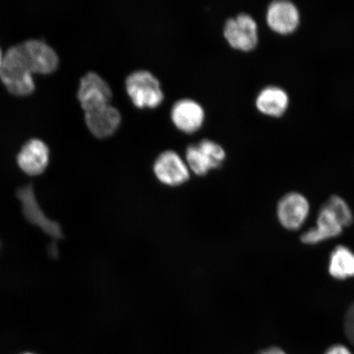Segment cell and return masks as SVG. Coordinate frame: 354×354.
Returning a JSON list of instances; mask_svg holds the SVG:
<instances>
[{"instance_id":"obj_11","label":"cell","mask_w":354,"mask_h":354,"mask_svg":"<svg viewBox=\"0 0 354 354\" xmlns=\"http://www.w3.org/2000/svg\"><path fill=\"white\" fill-rule=\"evenodd\" d=\"M85 121L93 135L98 138H107L120 127L122 115L120 111L109 104L85 112Z\"/></svg>"},{"instance_id":"obj_17","label":"cell","mask_w":354,"mask_h":354,"mask_svg":"<svg viewBox=\"0 0 354 354\" xmlns=\"http://www.w3.org/2000/svg\"><path fill=\"white\" fill-rule=\"evenodd\" d=\"M323 205L334 212L343 227H348L353 223V216L351 207L342 197L332 196L323 203Z\"/></svg>"},{"instance_id":"obj_20","label":"cell","mask_w":354,"mask_h":354,"mask_svg":"<svg viewBox=\"0 0 354 354\" xmlns=\"http://www.w3.org/2000/svg\"><path fill=\"white\" fill-rule=\"evenodd\" d=\"M258 354H286L281 348L277 347L269 348L265 351H261Z\"/></svg>"},{"instance_id":"obj_21","label":"cell","mask_w":354,"mask_h":354,"mask_svg":"<svg viewBox=\"0 0 354 354\" xmlns=\"http://www.w3.org/2000/svg\"><path fill=\"white\" fill-rule=\"evenodd\" d=\"M2 60H3V55H2L1 48H0V66H1Z\"/></svg>"},{"instance_id":"obj_6","label":"cell","mask_w":354,"mask_h":354,"mask_svg":"<svg viewBox=\"0 0 354 354\" xmlns=\"http://www.w3.org/2000/svg\"><path fill=\"white\" fill-rule=\"evenodd\" d=\"M153 174L161 183L168 187H178L189 180V168L174 150H165L155 159Z\"/></svg>"},{"instance_id":"obj_16","label":"cell","mask_w":354,"mask_h":354,"mask_svg":"<svg viewBox=\"0 0 354 354\" xmlns=\"http://www.w3.org/2000/svg\"><path fill=\"white\" fill-rule=\"evenodd\" d=\"M329 272L339 280L354 277V254L348 247H335L330 256Z\"/></svg>"},{"instance_id":"obj_8","label":"cell","mask_w":354,"mask_h":354,"mask_svg":"<svg viewBox=\"0 0 354 354\" xmlns=\"http://www.w3.org/2000/svg\"><path fill=\"white\" fill-rule=\"evenodd\" d=\"M21 44L33 73H50L59 66L56 51L42 39H26Z\"/></svg>"},{"instance_id":"obj_19","label":"cell","mask_w":354,"mask_h":354,"mask_svg":"<svg viewBox=\"0 0 354 354\" xmlns=\"http://www.w3.org/2000/svg\"><path fill=\"white\" fill-rule=\"evenodd\" d=\"M326 354H352V353L344 345L336 344L329 348Z\"/></svg>"},{"instance_id":"obj_15","label":"cell","mask_w":354,"mask_h":354,"mask_svg":"<svg viewBox=\"0 0 354 354\" xmlns=\"http://www.w3.org/2000/svg\"><path fill=\"white\" fill-rule=\"evenodd\" d=\"M289 104V97L277 86H268L261 91L256 99V106L261 113L269 116L280 117Z\"/></svg>"},{"instance_id":"obj_14","label":"cell","mask_w":354,"mask_h":354,"mask_svg":"<svg viewBox=\"0 0 354 354\" xmlns=\"http://www.w3.org/2000/svg\"><path fill=\"white\" fill-rule=\"evenodd\" d=\"M343 225L333 212L322 205L317 221V227L301 234L300 240L307 245H315L327 239L339 236Z\"/></svg>"},{"instance_id":"obj_9","label":"cell","mask_w":354,"mask_h":354,"mask_svg":"<svg viewBox=\"0 0 354 354\" xmlns=\"http://www.w3.org/2000/svg\"><path fill=\"white\" fill-rule=\"evenodd\" d=\"M308 212L309 203L307 198L299 193H288L278 202V218L286 229L300 228L306 220Z\"/></svg>"},{"instance_id":"obj_22","label":"cell","mask_w":354,"mask_h":354,"mask_svg":"<svg viewBox=\"0 0 354 354\" xmlns=\"http://www.w3.org/2000/svg\"><path fill=\"white\" fill-rule=\"evenodd\" d=\"M24 354H33V353H24Z\"/></svg>"},{"instance_id":"obj_10","label":"cell","mask_w":354,"mask_h":354,"mask_svg":"<svg viewBox=\"0 0 354 354\" xmlns=\"http://www.w3.org/2000/svg\"><path fill=\"white\" fill-rule=\"evenodd\" d=\"M50 159V149L41 139L32 138L22 145L17 156L21 169L30 176L41 174Z\"/></svg>"},{"instance_id":"obj_4","label":"cell","mask_w":354,"mask_h":354,"mask_svg":"<svg viewBox=\"0 0 354 354\" xmlns=\"http://www.w3.org/2000/svg\"><path fill=\"white\" fill-rule=\"evenodd\" d=\"M223 35L230 46L241 51L254 50L259 41L258 25L245 12L230 17L225 22Z\"/></svg>"},{"instance_id":"obj_2","label":"cell","mask_w":354,"mask_h":354,"mask_svg":"<svg viewBox=\"0 0 354 354\" xmlns=\"http://www.w3.org/2000/svg\"><path fill=\"white\" fill-rule=\"evenodd\" d=\"M125 86L128 96L137 108H157L165 100L160 82L147 70L131 73L126 79Z\"/></svg>"},{"instance_id":"obj_3","label":"cell","mask_w":354,"mask_h":354,"mask_svg":"<svg viewBox=\"0 0 354 354\" xmlns=\"http://www.w3.org/2000/svg\"><path fill=\"white\" fill-rule=\"evenodd\" d=\"M225 157L223 146L209 139L189 145L185 149V162L189 170L198 176H205L223 166Z\"/></svg>"},{"instance_id":"obj_5","label":"cell","mask_w":354,"mask_h":354,"mask_svg":"<svg viewBox=\"0 0 354 354\" xmlns=\"http://www.w3.org/2000/svg\"><path fill=\"white\" fill-rule=\"evenodd\" d=\"M112 97V88L98 73L88 72L80 80L77 98L85 112L109 104Z\"/></svg>"},{"instance_id":"obj_18","label":"cell","mask_w":354,"mask_h":354,"mask_svg":"<svg viewBox=\"0 0 354 354\" xmlns=\"http://www.w3.org/2000/svg\"><path fill=\"white\" fill-rule=\"evenodd\" d=\"M344 330L349 342L354 345V302L349 306L345 314Z\"/></svg>"},{"instance_id":"obj_1","label":"cell","mask_w":354,"mask_h":354,"mask_svg":"<svg viewBox=\"0 0 354 354\" xmlns=\"http://www.w3.org/2000/svg\"><path fill=\"white\" fill-rule=\"evenodd\" d=\"M32 70L21 44L8 48L0 66V79L8 91L16 95H26L34 91Z\"/></svg>"},{"instance_id":"obj_7","label":"cell","mask_w":354,"mask_h":354,"mask_svg":"<svg viewBox=\"0 0 354 354\" xmlns=\"http://www.w3.org/2000/svg\"><path fill=\"white\" fill-rule=\"evenodd\" d=\"M171 119L177 129L192 134L202 127L205 122V112L197 101L181 99L172 106Z\"/></svg>"},{"instance_id":"obj_12","label":"cell","mask_w":354,"mask_h":354,"mask_svg":"<svg viewBox=\"0 0 354 354\" xmlns=\"http://www.w3.org/2000/svg\"><path fill=\"white\" fill-rule=\"evenodd\" d=\"M266 19L274 32L288 34L297 28L299 12L293 3L288 0H276L269 4Z\"/></svg>"},{"instance_id":"obj_13","label":"cell","mask_w":354,"mask_h":354,"mask_svg":"<svg viewBox=\"0 0 354 354\" xmlns=\"http://www.w3.org/2000/svg\"><path fill=\"white\" fill-rule=\"evenodd\" d=\"M17 196L24 206V212L26 218L35 225H37L43 231L52 237L59 239L62 232L59 225L47 218L35 201L32 185L21 188L17 192Z\"/></svg>"}]
</instances>
